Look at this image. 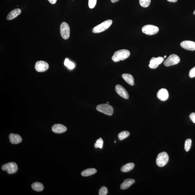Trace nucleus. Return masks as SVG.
Returning <instances> with one entry per match:
<instances>
[{"instance_id": "obj_16", "label": "nucleus", "mask_w": 195, "mask_h": 195, "mask_svg": "<svg viewBox=\"0 0 195 195\" xmlns=\"http://www.w3.org/2000/svg\"><path fill=\"white\" fill-rule=\"evenodd\" d=\"M21 11L20 8L15 9L10 12L7 17V19L8 20H12L16 18L21 13Z\"/></svg>"}, {"instance_id": "obj_10", "label": "nucleus", "mask_w": 195, "mask_h": 195, "mask_svg": "<svg viewBox=\"0 0 195 195\" xmlns=\"http://www.w3.org/2000/svg\"><path fill=\"white\" fill-rule=\"evenodd\" d=\"M116 92L125 99L128 100L129 98V94L126 90L120 85H117L115 87Z\"/></svg>"}, {"instance_id": "obj_6", "label": "nucleus", "mask_w": 195, "mask_h": 195, "mask_svg": "<svg viewBox=\"0 0 195 195\" xmlns=\"http://www.w3.org/2000/svg\"><path fill=\"white\" fill-rule=\"evenodd\" d=\"M142 31L147 35H153L157 33L159 31V29L156 26L146 25L142 28Z\"/></svg>"}, {"instance_id": "obj_17", "label": "nucleus", "mask_w": 195, "mask_h": 195, "mask_svg": "<svg viewBox=\"0 0 195 195\" xmlns=\"http://www.w3.org/2000/svg\"><path fill=\"white\" fill-rule=\"evenodd\" d=\"M135 179H126L120 185V189L122 190H125L128 189L135 183Z\"/></svg>"}, {"instance_id": "obj_3", "label": "nucleus", "mask_w": 195, "mask_h": 195, "mask_svg": "<svg viewBox=\"0 0 195 195\" xmlns=\"http://www.w3.org/2000/svg\"><path fill=\"white\" fill-rule=\"evenodd\" d=\"M96 109L100 112L109 116L112 115L113 112V107L108 104L98 105L96 107Z\"/></svg>"}, {"instance_id": "obj_24", "label": "nucleus", "mask_w": 195, "mask_h": 195, "mask_svg": "<svg viewBox=\"0 0 195 195\" xmlns=\"http://www.w3.org/2000/svg\"><path fill=\"white\" fill-rule=\"evenodd\" d=\"M192 142V140L190 139H188L186 140L185 143L184 148L186 152H188L190 150Z\"/></svg>"}, {"instance_id": "obj_9", "label": "nucleus", "mask_w": 195, "mask_h": 195, "mask_svg": "<svg viewBox=\"0 0 195 195\" xmlns=\"http://www.w3.org/2000/svg\"><path fill=\"white\" fill-rule=\"evenodd\" d=\"M35 68L37 72H44L49 69V65L45 61H39L36 63Z\"/></svg>"}, {"instance_id": "obj_19", "label": "nucleus", "mask_w": 195, "mask_h": 195, "mask_svg": "<svg viewBox=\"0 0 195 195\" xmlns=\"http://www.w3.org/2000/svg\"><path fill=\"white\" fill-rule=\"evenodd\" d=\"M97 172V170L95 168H89L83 171L81 175L83 176L87 177L95 174Z\"/></svg>"}, {"instance_id": "obj_25", "label": "nucleus", "mask_w": 195, "mask_h": 195, "mask_svg": "<svg viewBox=\"0 0 195 195\" xmlns=\"http://www.w3.org/2000/svg\"><path fill=\"white\" fill-rule=\"evenodd\" d=\"M103 144H104V141L101 138H100L96 141V143L95 144V148L102 149L103 148Z\"/></svg>"}, {"instance_id": "obj_29", "label": "nucleus", "mask_w": 195, "mask_h": 195, "mask_svg": "<svg viewBox=\"0 0 195 195\" xmlns=\"http://www.w3.org/2000/svg\"><path fill=\"white\" fill-rule=\"evenodd\" d=\"M189 76L190 78H193L195 77V66L190 70Z\"/></svg>"}, {"instance_id": "obj_22", "label": "nucleus", "mask_w": 195, "mask_h": 195, "mask_svg": "<svg viewBox=\"0 0 195 195\" xmlns=\"http://www.w3.org/2000/svg\"><path fill=\"white\" fill-rule=\"evenodd\" d=\"M130 135V133L128 131H123L120 133L118 135L120 140H122L128 137Z\"/></svg>"}, {"instance_id": "obj_5", "label": "nucleus", "mask_w": 195, "mask_h": 195, "mask_svg": "<svg viewBox=\"0 0 195 195\" xmlns=\"http://www.w3.org/2000/svg\"><path fill=\"white\" fill-rule=\"evenodd\" d=\"M2 169L4 171H6L8 174H14L16 173L18 170V166L15 162H10L2 166Z\"/></svg>"}, {"instance_id": "obj_8", "label": "nucleus", "mask_w": 195, "mask_h": 195, "mask_svg": "<svg viewBox=\"0 0 195 195\" xmlns=\"http://www.w3.org/2000/svg\"><path fill=\"white\" fill-rule=\"evenodd\" d=\"M61 36L64 39H67L70 37V30L69 25L64 22L61 24L60 26Z\"/></svg>"}, {"instance_id": "obj_30", "label": "nucleus", "mask_w": 195, "mask_h": 195, "mask_svg": "<svg viewBox=\"0 0 195 195\" xmlns=\"http://www.w3.org/2000/svg\"><path fill=\"white\" fill-rule=\"evenodd\" d=\"M189 118L192 122L195 123V113H193L190 114L189 116Z\"/></svg>"}, {"instance_id": "obj_35", "label": "nucleus", "mask_w": 195, "mask_h": 195, "mask_svg": "<svg viewBox=\"0 0 195 195\" xmlns=\"http://www.w3.org/2000/svg\"><path fill=\"white\" fill-rule=\"evenodd\" d=\"M166 55L164 56V58H166Z\"/></svg>"}, {"instance_id": "obj_12", "label": "nucleus", "mask_w": 195, "mask_h": 195, "mask_svg": "<svg viewBox=\"0 0 195 195\" xmlns=\"http://www.w3.org/2000/svg\"><path fill=\"white\" fill-rule=\"evenodd\" d=\"M181 47L183 49L190 51L195 50V42L190 41H185L182 42Z\"/></svg>"}, {"instance_id": "obj_14", "label": "nucleus", "mask_w": 195, "mask_h": 195, "mask_svg": "<svg viewBox=\"0 0 195 195\" xmlns=\"http://www.w3.org/2000/svg\"><path fill=\"white\" fill-rule=\"evenodd\" d=\"M52 130L55 133L60 134L66 131L67 128L62 124H55L52 126Z\"/></svg>"}, {"instance_id": "obj_28", "label": "nucleus", "mask_w": 195, "mask_h": 195, "mask_svg": "<svg viewBox=\"0 0 195 195\" xmlns=\"http://www.w3.org/2000/svg\"><path fill=\"white\" fill-rule=\"evenodd\" d=\"M97 0H89L88 5L90 8H93L95 7L97 3Z\"/></svg>"}, {"instance_id": "obj_33", "label": "nucleus", "mask_w": 195, "mask_h": 195, "mask_svg": "<svg viewBox=\"0 0 195 195\" xmlns=\"http://www.w3.org/2000/svg\"><path fill=\"white\" fill-rule=\"evenodd\" d=\"M167 1L170 2H176L177 1V0H167Z\"/></svg>"}, {"instance_id": "obj_13", "label": "nucleus", "mask_w": 195, "mask_h": 195, "mask_svg": "<svg viewBox=\"0 0 195 195\" xmlns=\"http://www.w3.org/2000/svg\"><path fill=\"white\" fill-rule=\"evenodd\" d=\"M157 97L161 101H165L168 100L169 97L168 91L166 89H161L157 93Z\"/></svg>"}, {"instance_id": "obj_36", "label": "nucleus", "mask_w": 195, "mask_h": 195, "mask_svg": "<svg viewBox=\"0 0 195 195\" xmlns=\"http://www.w3.org/2000/svg\"><path fill=\"white\" fill-rule=\"evenodd\" d=\"M109 102H107V104H109Z\"/></svg>"}, {"instance_id": "obj_23", "label": "nucleus", "mask_w": 195, "mask_h": 195, "mask_svg": "<svg viewBox=\"0 0 195 195\" xmlns=\"http://www.w3.org/2000/svg\"><path fill=\"white\" fill-rule=\"evenodd\" d=\"M64 65L69 69H72L75 67V65L73 62L70 61L69 59H66L64 62Z\"/></svg>"}, {"instance_id": "obj_15", "label": "nucleus", "mask_w": 195, "mask_h": 195, "mask_svg": "<svg viewBox=\"0 0 195 195\" xmlns=\"http://www.w3.org/2000/svg\"><path fill=\"white\" fill-rule=\"evenodd\" d=\"M9 140L11 143L13 144H19L22 141L20 135L12 133L9 135Z\"/></svg>"}, {"instance_id": "obj_2", "label": "nucleus", "mask_w": 195, "mask_h": 195, "mask_svg": "<svg viewBox=\"0 0 195 195\" xmlns=\"http://www.w3.org/2000/svg\"><path fill=\"white\" fill-rule=\"evenodd\" d=\"M113 23V21L111 20H108L103 22L100 24L96 26L92 29L93 33H100L105 31L110 27Z\"/></svg>"}, {"instance_id": "obj_20", "label": "nucleus", "mask_w": 195, "mask_h": 195, "mask_svg": "<svg viewBox=\"0 0 195 195\" xmlns=\"http://www.w3.org/2000/svg\"><path fill=\"white\" fill-rule=\"evenodd\" d=\"M135 164L132 163H128L122 166L121 169V171L128 172L132 170L135 167Z\"/></svg>"}, {"instance_id": "obj_11", "label": "nucleus", "mask_w": 195, "mask_h": 195, "mask_svg": "<svg viewBox=\"0 0 195 195\" xmlns=\"http://www.w3.org/2000/svg\"><path fill=\"white\" fill-rule=\"evenodd\" d=\"M164 60V58L162 57H158L157 58L153 57L150 61L149 67L152 69H156L159 64L162 63Z\"/></svg>"}, {"instance_id": "obj_1", "label": "nucleus", "mask_w": 195, "mask_h": 195, "mask_svg": "<svg viewBox=\"0 0 195 195\" xmlns=\"http://www.w3.org/2000/svg\"><path fill=\"white\" fill-rule=\"evenodd\" d=\"M130 55V52L129 50L122 49L118 50L114 53L112 57V60L115 62L120 61L124 60L128 58Z\"/></svg>"}, {"instance_id": "obj_31", "label": "nucleus", "mask_w": 195, "mask_h": 195, "mask_svg": "<svg viewBox=\"0 0 195 195\" xmlns=\"http://www.w3.org/2000/svg\"><path fill=\"white\" fill-rule=\"evenodd\" d=\"M50 3L51 4H55L56 3L57 0H48Z\"/></svg>"}, {"instance_id": "obj_26", "label": "nucleus", "mask_w": 195, "mask_h": 195, "mask_svg": "<svg viewBox=\"0 0 195 195\" xmlns=\"http://www.w3.org/2000/svg\"><path fill=\"white\" fill-rule=\"evenodd\" d=\"M151 0H139L140 5L142 7H147L149 6Z\"/></svg>"}, {"instance_id": "obj_32", "label": "nucleus", "mask_w": 195, "mask_h": 195, "mask_svg": "<svg viewBox=\"0 0 195 195\" xmlns=\"http://www.w3.org/2000/svg\"><path fill=\"white\" fill-rule=\"evenodd\" d=\"M111 2H112V3H116V2H118V1H119V0H111Z\"/></svg>"}, {"instance_id": "obj_18", "label": "nucleus", "mask_w": 195, "mask_h": 195, "mask_svg": "<svg viewBox=\"0 0 195 195\" xmlns=\"http://www.w3.org/2000/svg\"><path fill=\"white\" fill-rule=\"evenodd\" d=\"M122 77L124 80L131 86H133L135 85L134 79L131 74L124 73L122 74Z\"/></svg>"}, {"instance_id": "obj_34", "label": "nucleus", "mask_w": 195, "mask_h": 195, "mask_svg": "<svg viewBox=\"0 0 195 195\" xmlns=\"http://www.w3.org/2000/svg\"><path fill=\"white\" fill-rule=\"evenodd\" d=\"M193 14H194V15H195V11H194V12H193Z\"/></svg>"}, {"instance_id": "obj_27", "label": "nucleus", "mask_w": 195, "mask_h": 195, "mask_svg": "<svg viewBox=\"0 0 195 195\" xmlns=\"http://www.w3.org/2000/svg\"><path fill=\"white\" fill-rule=\"evenodd\" d=\"M107 193H108V190L107 188L105 187H102L99 192V195H106Z\"/></svg>"}, {"instance_id": "obj_21", "label": "nucleus", "mask_w": 195, "mask_h": 195, "mask_svg": "<svg viewBox=\"0 0 195 195\" xmlns=\"http://www.w3.org/2000/svg\"><path fill=\"white\" fill-rule=\"evenodd\" d=\"M32 189L37 192H41L44 189V186L42 184L39 182H35L32 184Z\"/></svg>"}, {"instance_id": "obj_4", "label": "nucleus", "mask_w": 195, "mask_h": 195, "mask_svg": "<svg viewBox=\"0 0 195 195\" xmlns=\"http://www.w3.org/2000/svg\"><path fill=\"white\" fill-rule=\"evenodd\" d=\"M169 161V157L167 153L163 152L159 153L156 159V163L159 167H163Z\"/></svg>"}, {"instance_id": "obj_7", "label": "nucleus", "mask_w": 195, "mask_h": 195, "mask_svg": "<svg viewBox=\"0 0 195 195\" xmlns=\"http://www.w3.org/2000/svg\"><path fill=\"white\" fill-rule=\"evenodd\" d=\"M180 62V58L177 55L173 54L171 55L166 60L164 61V64L166 67L176 65Z\"/></svg>"}]
</instances>
